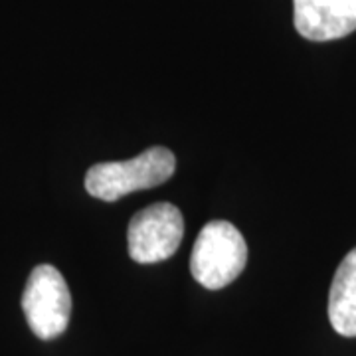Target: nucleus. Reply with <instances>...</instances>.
<instances>
[{"label": "nucleus", "mask_w": 356, "mask_h": 356, "mask_svg": "<svg viewBox=\"0 0 356 356\" xmlns=\"http://www.w3.org/2000/svg\"><path fill=\"white\" fill-rule=\"evenodd\" d=\"M177 170V159L165 147H151L139 156L93 165L86 175V191L103 202H115L131 192L165 184Z\"/></svg>", "instance_id": "f257e3e1"}, {"label": "nucleus", "mask_w": 356, "mask_h": 356, "mask_svg": "<svg viewBox=\"0 0 356 356\" xmlns=\"http://www.w3.org/2000/svg\"><path fill=\"white\" fill-rule=\"evenodd\" d=\"M184 236V218L175 204L156 202L131 218L129 255L137 264H159L177 254Z\"/></svg>", "instance_id": "20e7f679"}, {"label": "nucleus", "mask_w": 356, "mask_h": 356, "mask_svg": "<svg viewBox=\"0 0 356 356\" xmlns=\"http://www.w3.org/2000/svg\"><path fill=\"white\" fill-rule=\"evenodd\" d=\"M329 321L343 337H356V248L334 273L329 291Z\"/></svg>", "instance_id": "423d86ee"}, {"label": "nucleus", "mask_w": 356, "mask_h": 356, "mask_svg": "<svg viewBox=\"0 0 356 356\" xmlns=\"http://www.w3.org/2000/svg\"><path fill=\"white\" fill-rule=\"evenodd\" d=\"M248 264V245L242 232L226 220L208 222L191 255L192 277L210 291H218L240 277Z\"/></svg>", "instance_id": "f03ea898"}, {"label": "nucleus", "mask_w": 356, "mask_h": 356, "mask_svg": "<svg viewBox=\"0 0 356 356\" xmlns=\"http://www.w3.org/2000/svg\"><path fill=\"white\" fill-rule=\"evenodd\" d=\"M22 311L32 332L42 341L64 334L72 317V295L56 267L42 264L32 269L22 293Z\"/></svg>", "instance_id": "7ed1b4c3"}, {"label": "nucleus", "mask_w": 356, "mask_h": 356, "mask_svg": "<svg viewBox=\"0 0 356 356\" xmlns=\"http://www.w3.org/2000/svg\"><path fill=\"white\" fill-rule=\"evenodd\" d=\"M293 22L313 42L344 38L356 30V0H293Z\"/></svg>", "instance_id": "39448f33"}]
</instances>
